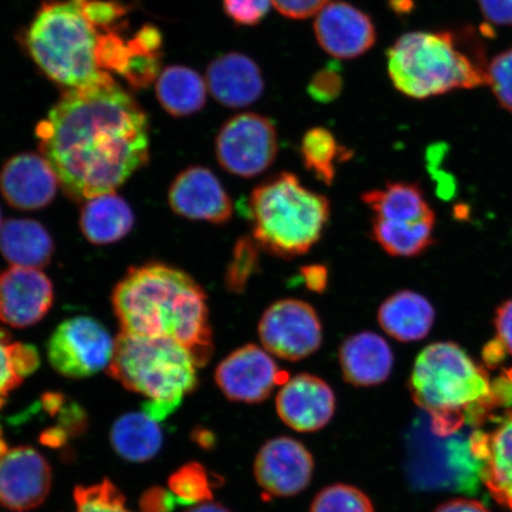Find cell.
<instances>
[{
    "mask_svg": "<svg viewBox=\"0 0 512 512\" xmlns=\"http://www.w3.org/2000/svg\"><path fill=\"white\" fill-rule=\"evenodd\" d=\"M115 339L98 320L79 316L64 320L48 342V358L57 373L80 380L110 366Z\"/></svg>",
    "mask_w": 512,
    "mask_h": 512,
    "instance_id": "obj_11",
    "label": "cell"
},
{
    "mask_svg": "<svg viewBox=\"0 0 512 512\" xmlns=\"http://www.w3.org/2000/svg\"><path fill=\"white\" fill-rule=\"evenodd\" d=\"M247 208L255 241L283 259L309 252L322 238L330 217L328 198L303 187L291 172L259 184Z\"/></svg>",
    "mask_w": 512,
    "mask_h": 512,
    "instance_id": "obj_5",
    "label": "cell"
},
{
    "mask_svg": "<svg viewBox=\"0 0 512 512\" xmlns=\"http://www.w3.org/2000/svg\"><path fill=\"white\" fill-rule=\"evenodd\" d=\"M504 375L507 376L510 382L512 383V368L505 370Z\"/></svg>",
    "mask_w": 512,
    "mask_h": 512,
    "instance_id": "obj_51",
    "label": "cell"
},
{
    "mask_svg": "<svg viewBox=\"0 0 512 512\" xmlns=\"http://www.w3.org/2000/svg\"><path fill=\"white\" fill-rule=\"evenodd\" d=\"M260 245L254 238L242 236L236 241L232 260H230L224 285L233 294H242L246 291L249 280L259 271Z\"/></svg>",
    "mask_w": 512,
    "mask_h": 512,
    "instance_id": "obj_31",
    "label": "cell"
},
{
    "mask_svg": "<svg viewBox=\"0 0 512 512\" xmlns=\"http://www.w3.org/2000/svg\"><path fill=\"white\" fill-rule=\"evenodd\" d=\"M488 433L472 431V448L484 463L483 483L499 504L512 510V413L497 419Z\"/></svg>",
    "mask_w": 512,
    "mask_h": 512,
    "instance_id": "obj_22",
    "label": "cell"
},
{
    "mask_svg": "<svg viewBox=\"0 0 512 512\" xmlns=\"http://www.w3.org/2000/svg\"><path fill=\"white\" fill-rule=\"evenodd\" d=\"M505 355H507V348H505V345L498 337L485 344L483 349V360L486 367L495 369L498 366H501Z\"/></svg>",
    "mask_w": 512,
    "mask_h": 512,
    "instance_id": "obj_46",
    "label": "cell"
},
{
    "mask_svg": "<svg viewBox=\"0 0 512 512\" xmlns=\"http://www.w3.org/2000/svg\"><path fill=\"white\" fill-rule=\"evenodd\" d=\"M99 31L75 0H48L30 24L27 48L42 72L68 89L100 81L108 72L96 61Z\"/></svg>",
    "mask_w": 512,
    "mask_h": 512,
    "instance_id": "obj_7",
    "label": "cell"
},
{
    "mask_svg": "<svg viewBox=\"0 0 512 512\" xmlns=\"http://www.w3.org/2000/svg\"><path fill=\"white\" fill-rule=\"evenodd\" d=\"M344 380L355 387H373L389 379L394 366L392 348L375 332L364 331L345 339L339 348Z\"/></svg>",
    "mask_w": 512,
    "mask_h": 512,
    "instance_id": "obj_23",
    "label": "cell"
},
{
    "mask_svg": "<svg viewBox=\"0 0 512 512\" xmlns=\"http://www.w3.org/2000/svg\"><path fill=\"white\" fill-rule=\"evenodd\" d=\"M60 182L48 160L37 153H19L0 171V192L12 208L24 211L49 206L59 191Z\"/></svg>",
    "mask_w": 512,
    "mask_h": 512,
    "instance_id": "obj_19",
    "label": "cell"
},
{
    "mask_svg": "<svg viewBox=\"0 0 512 512\" xmlns=\"http://www.w3.org/2000/svg\"><path fill=\"white\" fill-rule=\"evenodd\" d=\"M472 432L459 431L440 437L430 418L421 414L406 437L405 471L416 491H456L475 494L483 482L484 463L472 448Z\"/></svg>",
    "mask_w": 512,
    "mask_h": 512,
    "instance_id": "obj_8",
    "label": "cell"
},
{
    "mask_svg": "<svg viewBox=\"0 0 512 512\" xmlns=\"http://www.w3.org/2000/svg\"><path fill=\"white\" fill-rule=\"evenodd\" d=\"M133 226L134 214L131 207L115 192L93 197L83 204L80 228L93 245H111L124 239Z\"/></svg>",
    "mask_w": 512,
    "mask_h": 512,
    "instance_id": "obj_26",
    "label": "cell"
},
{
    "mask_svg": "<svg viewBox=\"0 0 512 512\" xmlns=\"http://www.w3.org/2000/svg\"><path fill=\"white\" fill-rule=\"evenodd\" d=\"M131 54L130 44L125 42L118 30L99 32L96 61L102 70L123 75Z\"/></svg>",
    "mask_w": 512,
    "mask_h": 512,
    "instance_id": "obj_36",
    "label": "cell"
},
{
    "mask_svg": "<svg viewBox=\"0 0 512 512\" xmlns=\"http://www.w3.org/2000/svg\"><path fill=\"white\" fill-rule=\"evenodd\" d=\"M187 512H230L227 508H224L223 505L211 502H204L196 505V507L191 508Z\"/></svg>",
    "mask_w": 512,
    "mask_h": 512,
    "instance_id": "obj_49",
    "label": "cell"
},
{
    "mask_svg": "<svg viewBox=\"0 0 512 512\" xmlns=\"http://www.w3.org/2000/svg\"><path fill=\"white\" fill-rule=\"evenodd\" d=\"M3 226V220H2V210H0V228Z\"/></svg>",
    "mask_w": 512,
    "mask_h": 512,
    "instance_id": "obj_52",
    "label": "cell"
},
{
    "mask_svg": "<svg viewBox=\"0 0 512 512\" xmlns=\"http://www.w3.org/2000/svg\"><path fill=\"white\" fill-rule=\"evenodd\" d=\"M128 43L133 49L142 51V53L160 54L159 50L162 49L163 38L156 27L145 25Z\"/></svg>",
    "mask_w": 512,
    "mask_h": 512,
    "instance_id": "obj_43",
    "label": "cell"
},
{
    "mask_svg": "<svg viewBox=\"0 0 512 512\" xmlns=\"http://www.w3.org/2000/svg\"><path fill=\"white\" fill-rule=\"evenodd\" d=\"M310 512H375L366 494L354 486L336 484L320 491Z\"/></svg>",
    "mask_w": 512,
    "mask_h": 512,
    "instance_id": "obj_33",
    "label": "cell"
},
{
    "mask_svg": "<svg viewBox=\"0 0 512 512\" xmlns=\"http://www.w3.org/2000/svg\"><path fill=\"white\" fill-rule=\"evenodd\" d=\"M408 387L440 437L483 425L501 407L486 370L452 342L433 343L420 352Z\"/></svg>",
    "mask_w": 512,
    "mask_h": 512,
    "instance_id": "obj_3",
    "label": "cell"
},
{
    "mask_svg": "<svg viewBox=\"0 0 512 512\" xmlns=\"http://www.w3.org/2000/svg\"><path fill=\"white\" fill-rule=\"evenodd\" d=\"M224 12L241 27H255L270 12L272 0H222Z\"/></svg>",
    "mask_w": 512,
    "mask_h": 512,
    "instance_id": "obj_40",
    "label": "cell"
},
{
    "mask_svg": "<svg viewBox=\"0 0 512 512\" xmlns=\"http://www.w3.org/2000/svg\"><path fill=\"white\" fill-rule=\"evenodd\" d=\"M434 512H490L477 501L472 499L458 498L447 502L435 510Z\"/></svg>",
    "mask_w": 512,
    "mask_h": 512,
    "instance_id": "obj_47",
    "label": "cell"
},
{
    "mask_svg": "<svg viewBox=\"0 0 512 512\" xmlns=\"http://www.w3.org/2000/svg\"><path fill=\"white\" fill-rule=\"evenodd\" d=\"M83 16L96 30H117V23L126 15L123 4L114 0H75Z\"/></svg>",
    "mask_w": 512,
    "mask_h": 512,
    "instance_id": "obj_38",
    "label": "cell"
},
{
    "mask_svg": "<svg viewBox=\"0 0 512 512\" xmlns=\"http://www.w3.org/2000/svg\"><path fill=\"white\" fill-rule=\"evenodd\" d=\"M343 88L342 68L338 63L330 62L312 76L306 91L313 101L326 105L336 101L342 95Z\"/></svg>",
    "mask_w": 512,
    "mask_h": 512,
    "instance_id": "obj_37",
    "label": "cell"
},
{
    "mask_svg": "<svg viewBox=\"0 0 512 512\" xmlns=\"http://www.w3.org/2000/svg\"><path fill=\"white\" fill-rule=\"evenodd\" d=\"M258 331L267 351L290 362L315 354L323 342L322 322L316 310L298 299L279 300L268 307Z\"/></svg>",
    "mask_w": 512,
    "mask_h": 512,
    "instance_id": "obj_12",
    "label": "cell"
},
{
    "mask_svg": "<svg viewBox=\"0 0 512 512\" xmlns=\"http://www.w3.org/2000/svg\"><path fill=\"white\" fill-rule=\"evenodd\" d=\"M170 494L176 504H201L211 499L208 473L200 464H189L170 478Z\"/></svg>",
    "mask_w": 512,
    "mask_h": 512,
    "instance_id": "obj_32",
    "label": "cell"
},
{
    "mask_svg": "<svg viewBox=\"0 0 512 512\" xmlns=\"http://www.w3.org/2000/svg\"><path fill=\"white\" fill-rule=\"evenodd\" d=\"M477 3L489 22L512 27V0H477Z\"/></svg>",
    "mask_w": 512,
    "mask_h": 512,
    "instance_id": "obj_42",
    "label": "cell"
},
{
    "mask_svg": "<svg viewBox=\"0 0 512 512\" xmlns=\"http://www.w3.org/2000/svg\"><path fill=\"white\" fill-rule=\"evenodd\" d=\"M112 304L126 334L172 339L197 367L213 356L207 294L188 273L158 262L131 267L115 286Z\"/></svg>",
    "mask_w": 512,
    "mask_h": 512,
    "instance_id": "obj_2",
    "label": "cell"
},
{
    "mask_svg": "<svg viewBox=\"0 0 512 512\" xmlns=\"http://www.w3.org/2000/svg\"><path fill=\"white\" fill-rule=\"evenodd\" d=\"M157 98L164 110L182 118L200 112L207 100V85L202 76L187 67L164 70L157 81Z\"/></svg>",
    "mask_w": 512,
    "mask_h": 512,
    "instance_id": "obj_27",
    "label": "cell"
},
{
    "mask_svg": "<svg viewBox=\"0 0 512 512\" xmlns=\"http://www.w3.org/2000/svg\"><path fill=\"white\" fill-rule=\"evenodd\" d=\"M390 9H392L395 14L398 15H407L409 11L413 10V0H389Z\"/></svg>",
    "mask_w": 512,
    "mask_h": 512,
    "instance_id": "obj_48",
    "label": "cell"
},
{
    "mask_svg": "<svg viewBox=\"0 0 512 512\" xmlns=\"http://www.w3.org/2000/svg\"><path fill=\"white\" fill-rule=\"evenodd\" d=\"M51 488L47 459L35 448H11L0 457V504L14 511L35 509Z\"/></svg>",
    "mask_w": 512,
    "mask_h": 512,
    "instance_id": "obj_16",
    "label": "cell"
},
{
    "mask_svg": "<svg viewBox=\"0 0 512 512\" xmlns=\"http://www.w3.org/2000/svg\"><path fill=\"white\" fill-rule=\"evenodd\" d=\"M283 373L267 351L247 344L220 363L215 381L229 400L259 403L271 395L278 384L285 383Z\"/></svg>",
    "mask_w": 512,
    "mask_h": 512,
    "instance_id": "obj_13",
    "label": "cell"
},
{
    "mask_svg": "<svg viewBox=\"0 0 512 512\" xmlns=\"http://www.w3.org/2000/svg\"><path fill=\"white\" fill-rule=\"evenodd\" d=\"M300 153L305 168L326 185L335 181L336 162L349 155V151L338 145L334 133L324 127H313L304 134Z\"/></svg>",
    "mask_w": 512,
    "mask_h": 512,
    "instance_id": "obj_30",
    "label": "cell"
},
{
    "mask_svg": "<svg viewBox=\"0 0 512 512\" xmlns=\"http://www.w3.org/2000/svg\"><path fill=\"white\" fill-rule=\"evenodd\" d=\"M319 46L341 60L357 59L375 46L377 32L366 12L342 0L329 2L316 16Z\"/></svg>",
    "mask_w": 512,
    "mask_h": 512,
    "instance_id": "obj_17",
    "label": "cell"
},
{
    "mask_svg": "<svg viewBox=\"0 0 512 512\" xmlns=\"http://www.w3.org/2000/svg\"><path fill=\"white\" fill-rule=\"evenodd\" d=\"M278 150L277 128L270 118L258 113H241L227 120L215 142L222 168L242 178L264 174Z\"/></svg>",
    "mask_w": 512,
    "mask_h": 512,
    "instance_id": "obj_10",
    "label": "cell"
},
{
    "mask_svg": "<svg viewBox=\"0 0 512 512\" xmlns=\"http://www.w3.org/2000/svg\"><path fill=\"white\" fill-rule=\"evenodd\" d=\"M381 328L402 343L418 342L430 334L435 310L430 300L413 291L393 294L382 303L379 315Z\"/></svg>",
    "mask_w": 512,
    "mask_h": 512,
    "instance_id": "obj_24",
    "label": "cell"
},
{
    "mask_svg": "<svg viewBox=\"0 0 512 512\" xmlns=\"http://www.w3.org/2000/svg\"><path fill=\"white\" fill-rule=\"evenodd\" d=\"M485 85L498 104L512 113V48L502 51L485 68Z\"/></svg>",
    "mask_w": 512,
    "mask_h": 512,
    "instance_id": "obj_35",
    "label": "cell"
},
{
    "mask_svg": "<svg viewBox=\"0 0 512 512\" xmlns=\"http://www.w3.org/2000/svg\"><path fill=\"white\" fill-rule=\"evenodd\" d=\"M6 451H8V448H6L4 441L0 439V457H2Z\"/></svg>",
    "mask_w": 512,
    "mask_h": 512,
    "instance_id": "obj_50",
    "label": "cell"
},
{
    "mask_svg": "<svg viewBox=\"0 0 512 512\" xmlns=\"http://www.w3.org/2000/svg\"><path fill=\"white\" fill-rule=\"evenodd\" d=\"M172 210L185 219L224 224L233 216L232 198L213 171L190 166L172 182L169 190Z\"/></svg>",
    "mask_w": 512,
    "mask_h": 512,
    "instance_id": "obj_18",
    "label": "cell"
},
{
    "mask_svg": "<svg viewBox=\"0 0 512 512\" xmlns=\"http://www.w3.org/2000/svg\"><path fill=\"white\" fill-rule=\"evenodd\" d=\"M54 241L40 222L12 219L0 228V253L11 266L40 268L50 264Z\"/></svg>",
    "mask_w": 512,
    "mask_h": 512,
    "instance_id": "obj_25",
    "label": "cell"
},
{
    "mask_svg": "<svg viewBox=\"0 0 512 512\" xmlns=\"http://www.w3.org/2000/svg\"><path fill=\"white\" fill-rule=\"evenodd\" d=\"M300 274H302L306 287L312 292L322 294L328 287L329 272L324 265L304 266L300 270Z\"/></svg>",
    "mask_w": 512,
    "mask_h": 512,
    "instance_id": "obj_45",
    "label": "cell"
},
{
    "mask_svg": "<svg viewBox=\"0 0 512 512\" xmlns=\"http://www.w3.org/2000/svg\"><path fill=\"white\" fill-rule=\"evenodd\" d=\"M336 398L328 383L310 374L287 380L277 396V412L288 427L316 432L335 414Z\"/></svg>",
    "mask_w": 512,
    "mask_h": 512,
    "instance_id": "obj_20",
    "label": "cell"
},
{
    "mask_svg": "<svg viewBox=\"0 0 512 512\" xmlns=\"http://www.w3.org/2000/svg\"><path fill=\"white\" fill-rule=\"evenodd\" d=\"M114 451L132 463H145L157 456L163 445L158 421L144 413H128L114 422L111 432Z\"/></svg>",
    "mask_w": 512,
    "mask_h": 512,
    "instance_id": "obj_28",
    "label": "cell"
},
{
    "mask_svg": "<svg viewBox=\"0 0 512 512\" xmlns=\"http://www.w3.org/2000/svg\"><path fill=\"white\" fill-rule=\"evenodd\" d=\"M196 368L190 352L172 339L120 331L107 371L126 389L144 396V412L159 422L196 388Z\"/></svg>",
    "mask_w": 512,
    "mask_h": 512,
    "instance_id": "obj_4",
    "label": "cell"
},
{
    "mask_svg": "<svg viewBox=\"0 0 512 512\" xmlns=\"http://www.w3.org/2000/svg\"><path fill=\"white\" fill-rule=\"evenodd\" d=\"M495 328L509 354L512 355V298L498 307Z\"/></svg>",
    "mask_w": 512,
    "mask_h": 512,
    "instance_id": "obj_44",
    "label": "cell"
},
{
    "mask_svg": "<svg viewBox=\"0 0 512 512\" xmlns=\"http://www.w3.org/2000/svg\"><path fill=\"white\" fill-rule=\"evenodd\" d=\"M53 303V283L38 268L11 266L0 273V323L29 328L47 316Z\"/></svg>",
    "mask_w": 512,
    "mask_h": 512,
    "instance_id": "obj_15",
    "label": "cell"
},
{
    "mask_svg": "<svg viewBox=\"0 0 512 512\" xmlns=\"http://www.w3.org/2000/svg\"><path fill=\"white\" fill-rule=\"evenodd\" d=\"M40 366V356L31 345L12 341L8 331L0 329V408L12 390Z\"/></svg>",
    "mask_w": 512,
    "mask_h": 512,
    "instance_id": "obj_29",
    "label": "cell"
},
{
    "mask_svg": "<svg viewBox=\"0 0 512 512\" xmlns=\"http://www.w3.org/2000/svg\"><path fill=\"white\" fill-rule=\"evenodd\" d=\"M315 463L307 448L292 438L268 440L254 464L258 484L268 495L291 497L310 485Z\"/></svg>",
    "mask_w": 512,
    "mask_h": 512,
    "instance_id": "obj_14",
    "label": "cell"
},
{
    "mask_svg": "<svg viewBox=\"0 0 512 512\" xmlns=\"http://www.w3.org/2000/svg\"><path fill=\"white\" fill-rule=\"evenodd\" d=\"M329 0H272L281 15L290 19H307L317 16Z\"/></svg>",
    "mask_w": 512,
    "mask_h": 512,
    "instance_id": "obj_41",
    "label": "cell"
},
{
    "mask_svg": "<svg viewBox=\"0 0 512 512\" xmlns=\"http://www.w3.org/2000/svg\"><path fill=\"white\" fill-rule=\"evenodd\" d=\"M74 498L75 512H132L126 507L124 495L110 480L91 486H78Z\"/></svg>",
    "mask_w": 512,
    "mask_h": 512,
    "instance_id": "obj_34",
    "label": "cell"
},
{
    "mask_svg": "<svg viewBox=\"0 0 512 512\" xmlns=\"http://www.w3.org/2000/svg\"><path fill=\"white\" fill-rule=\"evenodd\" d=\"M131 50L130 61H128L123 76L134 88L149 87L159 74L160 54H146L132 47Z\"/></svg>",
    "mask_w": 512,
    "mask_h": 512,
    "instance_id": "obj_39",
    "label": "cell"
},
{
    "mask_svg": "<svg viewBox=\"0 0 512 512\" xmlns=\"http://www.w3.org/2000/svg\"><path fill=\"white\" fill-rule=\"evenodd\" d=\"M389 79L409 98L428 99L485 85V67L458 47L450 31H412L387 50Z\"/></svg>",
    "mask_w": 512,
    "mask_h": 512,
    "instance_id": "obj_6",
    "label": "cell"
},
{
    "mask_svg": "<svg viewBox=\"0 0 512 512\" xmlns=\"http://www.w3.org/2000/svg\"><path fill=\"white\" fill-rule=\"evenodd\" d=\"M362 201L373 211L371 236L389 255L411 258L433 242L435 214L419 184L390 182Z\"/></svg>",
    "mask_w": 512,
    "mask_h": 512,
    "instance_id": "obj_9",
    "label": "cell"
},
{
    "mask_svg": "<svg viewBox=\"0 0 512 512\" xmlns=\"http://www.w3.org/2000/svg\"><path fill=\"white\" fill-rule=\"evenodd\" d=\"M207 83L214 99L229 108L253 105L265 89L258 63L241 53L224 54L211 61Z\"/></svg>",
    "mask_w": 512,
    "mask_h": 512,
    "instance_id": "obj_21",
    "label": "cell"
},
{
    "mask_svg": "<svg viewBox=\"0 0 512 512\" xmlns=\"http://www.w3.org/2000/svg\"><path fill=\"white\" fill-rule=\"evenodd\" d=\"M36 136L64 195L75 202L114 192L149 162L146 114L110 73L68 89Z\"/></svg>",
    "mask_w": 512,
    "mask_h": 512,
    "instance_id": "obj_1",
    "label": "cell"
}]
</instances>
